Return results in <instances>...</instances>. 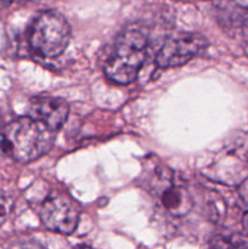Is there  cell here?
Wrapping results in <instances>:
<instances>
[{"mask_svg":"<svg viewBox=\"0 0 248 249\" xmlns=\"http://www.w3.org/2000/svg\"><path fill=\"white\" fill-rule=\"evenodd\" d=\"M55 131L32 117H21L0 130V151L19 163H31L53 147Z\"/></svg>","mask_w":248,"mask_h":249,"instance_id":"1","label":"cell"},{"mask_svg":"<svg viewBox=\"0 0 248 249\" xmlns=\"http://www.w3.org/2000/svg\"><path fill=\"white\" fill-rule=\"evenodd\" d=\"M147 55V38L138 28H126L116 39L113 51L105 63L107 78L126 85L138 77Z\"/></svg>","mask_w":248,"mask_h":249,"instance_id":"2","label":"cell"},{"mask_svg":"<svg viewBox=\"0 0 248 249\" xmlns=\"http://www.w3.org/2000/svg\"><path fill=\"white\" fill-rule=\"evenodd\" d=\"M70 40V24L57 11L41 12L29 27V45L40 57H57L66 50Z\"/></svg>","mask_w":248,"mask_h":249,"instance_id":"3","label":"cell"},{"mask_svg":"<svg viewBox=\"0 0 248 249\" xmlns=\"http://www.w3.org/2000/svg\"><path fill=\"white\" fill-rule=\"evenodd\" d=\"M208 46L206 36L196 33H180L168 38L163 43L156 57L162 68L179 67L203 53Z\"/></svg>","mask_w":248,"mask_h":249,"instance_id":"4","label":"cell"},{"mask_svg":"<svg viewBox=\"0 0 248 249\" xmlns=\"http://www.w3.org/2000/svg\"><path fill=\"white\" fill-rule=\"evenodd\" d=\"M80 211L70 196L53 194L44 201L40 218L44 226L53 232L71 235L79 223Z\"/></svg>","mask_w":248,"mask_h":249,"instance_id":"5","label":"cell"},{"mask_svg":"<svg viewBox=\"0 0 248 249\" xmlns=\"http://www.w3.org/2000/svg\"><path fill=\"white\" fill-rule=\"evenodd\" d=\"M28 116L56 131L65 124L70 114V105L63 99L51 96L34 97L29 104Z\"/></svg>","mask_w":248,"mask_h":249,"instance_id":"6","label":"cell"},{"mask_svg":"<svg viewBox=\"0 0 248 249\" xmlns=\"http://www.w3.org/2000/svg\"><path fill=\"white\" fill-rule=\"evenodd\" d=\"M160 201L163 207L174 216L186 215L194 206L189 191L185 187L177 185L167 187L160 195Z\"/></svg>","mask_w":248,"mask_h":249,"instance_id":"7","label":"cell"},{"mask_svg":"<svg viewBox=\"0 0 248 249\" xmlns=\"http://www.w3.org/2000/svg\"><path fill=\"white\" fill-rule=\"evenodd\" d=\"M12 207H14V201L11 197L0 190V228L6 223L12 211Z\"/></svg>","mask_w":248,"mask_h":249,"instance_id":"8","label":"cell"},{"mask_svg":"<svg viewBox=\"0 0 248 249\" xmlns=\"http://www.w3.org/2000/svg\"><path fill=\"white\" fill-rule=\"evenodd\" d=\"M209 249H233V238L225 236H216L211 242Z\"/></svg>","mask_w":248,"mask_h":249,"instance_id":"9","label":"cell"},{"mask_svg":"<svg viewBox=\"0 0 248 249\" xmlns=\"http://www.w3.org/2000/svg\"><path fill=\"white\" fill-rule=\"evenodd\" d=\"M9 249H43L38 243L34 242H18L12 245Z\"/></svg>","mask_w":248,"mask_h":249,"instance_id":"10","label":"cell"},{"mask_svg":"<svg viewBox=\"0 0 248 249\" xmlns=\"http://www.w3.org/2000/svg\"><path fill=\"white\" fill-rule=\"evenodd\" d=\"M233 238V249H248V241H246L245 238L240 237V236H236Z\"/></svg>","mask_w":248,"mask_h":249,"instance_id":"11","label":"cell"},{"mask_svg":"<svg viewBox=\"0 0 248 249\" xmlns=\"http://www.w3.org/2000/svg\"><path fill=\"white\" fill-rule=\"evenodd\" d=\"M29 1V0H0V9H6V7H10L11 5L16 4V2H23Z\"/></svg>","mask_w":248,"mask_h":249,"instance_id":"12","label":"cell"},{"mask_svg":"<svg viewBox=\"0 0 248 249\" xmlns=\"http://www.w3.org/2000/svg\"><path fill=\"white\" fill-rule=\"evenodd\" d=\"M237 6L242 7V9L248 10V0H232Z\"/></svg>","mask_w":248,"mask_h":249,"instance_id":"13","label":"cell"},{"mask_svg":"<svg viewBox=\"0 0 248 249\" xmlns=\"http://www.w3.org/2000/svg\"><path fill=\"white\" fill-rule=\"evenodd\" d=\"M242 226H243V230H245L246 235L248 236V212L243 215L242 219Z\"/></svg>","mask_w":248,"mask_h":249,"instance_id":"14","label":"cell"},{"mask_svg":"<svg viewBox=\"0 0 248 249\" xmlns=\"http://www.w3.org/2000/svg\"><path fill=\"white\" fill-rule=\"evenodd\" d=\"M75 249H91L90 247H88V246H84V245H82V246H79V247H77Z\"/></svg>","mask_w":248,"mask_h":249,"instance_id":"15","label":"cell"},{"mask_svg":"<svg viewBox=\"0 0 248 249\" xmlns=\"http://www.w3.org/2000/svg\"><path fill=\"white\" fill-rule=\"evenodd\" d=\"M0 130H1V129H0Z\"/></svg>","mask_w":248,"mask_h":249,"instance_id":"16","label":"cell"}]
</instances>
